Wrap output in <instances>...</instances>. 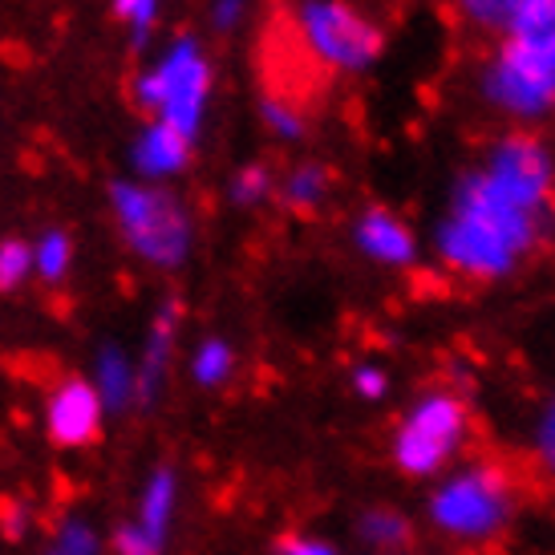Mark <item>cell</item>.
<instances>
[{
  "label": "cell",
  "instance_id": "6da1fadb",
  "mask_svg": "<svg viewBox=\"0 0 555 555\" xmlns=\"http://www.w3.org/2000/svg\"><path fill=\"white\" fill-rule=\"evenodd\" d=\"M555 195V151L535 130H507L487 146L450 191L447 211L434 219L430 251L450 276L494 284L547 240Z\"/></svg>",
  "mask_w": 555,
  "mask_h": 555
},
{
  "label": "cell",
  "instance_id": "7a4b0ae2",
  "mask_svg": "<svg viewBox=\"0 0 555 555\" xmlns=\"http://www.w3.org/2000/svg\"><path fill=\"white\" fill-rule=\"evenodd\" d=\"M519 515V482L499 459H470L434 478L426 524L454 547H487L503 540Z\"/></svg>",
  "mask_w": 555,
  "mask_h": 555
},
{
  "label": "cell",
  "instance_id": "3957f363",
  "mask_svg": "<svg viewBox=\"0 0 555 555\" xmlns=\"http://www.w3.org/2000/svg\"><path fill=\"white\" fill-rule=\"evenodd\" d=\"M106 211L122 251L151 272H179L195 256L199 223L175 186L142 183L130 175L109 179Z\"/></svg>",
  "mask_w": 555,
  "mask_h": 555
},
{
  "label": "cell",
  "instance_id": "277c9868",
  "mask_svg": "<svg viewBox=\"0 0 555 555\" xmlns=\"http://www.w3.org/2000/svg\"><path fill=\"white\" fill-rule=\"evenodd\" d=\"M216 98V62L195 33H175L130 78V102L142 118L199 142Z\"/></svg>",
  "mask_w": 555,
  "mask_h": 555
},
{
  "label": "cell",
  "instance_id": "5b68a950",
  "mask_svg": "<svg viewBox=\"0 0 555 555\" xmlns=\"http://www.w3.org/2000/svg\"><path fill=\"white\" fill-rule=\"evenodd\" d=\"M470 438L475 417L466 398L447 386H434L401 410L398 426L389 434V463L414 482H434L450 466L463 463Z\"/></svg>",
  "mask_w": 555,
  "mask_h": 555
},
{
  "label": "cell",
  "instance_id": "8992f818",
  "mask_svg": "<svg viewBox=\"0 0 555 555\" xmlns=\"http://www.w3.org/2000/svg\"><path fill=\"white\" fill-rule=\"evenodd\" d=\"M293 33L300 53L337 78L370 74L386 53V29L353 0H300Z\"/></svg>",
  "mask_w": 555,
  "mask_h": 555
},
{
  "label": "cell",
  "instance_id": "52a82bcc",
  "mask_svg": "<svg viewBox=\"0 0 555 555\" xmlns=\"http://www.w3.org/2000/svg\"><path fill=\"white\" fill-rule=\"evenodd\" d=\"M478 98L519 130L547 122L555 114V57L503 37L478 69Z\"/></svg>",
  "mask_w": 555,
  "mask_h": 555
},
{
  "label": "cell",
  "instance_id": "ba28073f",
  "mask_svg": "<svg viewBox=\"0 0 555 555\" xmlns=\"http://www.w3.org/2000/svg\"><path fill=\"white\" fill-rule=\"evenodd\" d=\"M179 499H183L179 470L175 466H155L151 475L142 478L134 515L114 527L109 555H167L175 519H179Z\"/></svg>",
  "mask_w": 555,
  "mask_h": 555
},
{
  "label": "cell",
  "instance_id": "9c48e42d",
  "mask_svg": "<svg viewBox=\"0 0 555 555\" xmlns=\"http://www.w3.org/2000/svg\"><path fill=\"white\" fill-rule=\"evenodd\" d=\"M106 417L86 373H62L41 398V430L57 450H90L106 430Z\"/></svg>",
  "mask_w": 555,
  "mask_h": 555
},
{
  "label": "cell",
  "instance_id": "30bf717a",
  "mask_svg": "<svg viewBox=\"0 0 555 555\" xmlns=\"http://www.w3.org/2000/svg\"><path fill=\"white\" fill-rule=\"evenodd\" d=\"M191 158H195V142L179 134V130H170V126L151 122V118H142V126L130 134V146H126L130 179L158 186H170L175 179H183L191 170Z\"/></svg>",
  "mask_w": 555,
  "mask_h": 555
},
{
  "label": "cell",
  "instance_id": "8fae6325",
  "mask_svg": "<svg viewBox=\"0 0 555 555\" xmlns=\"http://www.w3.org/2000/svg\"><path fill=\"white\" fill-rule=\"evenodd\" d=\"M179 333H183V305L163 300L142 333V345L134 353V373H139V405H155L167 393L170 370L179 357Z\"/></svg>",
  "mask_w": 555,
  "mask_h": 555
},
{
  "label": "cell",
  "instance_id": "7c38bea8",
  "mask_svg": "<svg viewBox=\"0 0 555 555\" xmlns=\"http://www.w3.org/2000/svg\"><path fill=\"white\" fill-rule=\"evenodd\" d=\"M353 247L377 268L389 272H410L422 260V240L417 232L389 207H365L353 219Z\"/></svg>",
  "mask_w": 555,
  "mask_h": 555
},
{
  "label": "cell",
  "instance_id": "4fadbf2b",
  "mask_svg": "<svg viewBox=\"0 0 555 555\" xmlns=\"http://www.w3.org/2000/svg\"><path fill=\"white\" fill-rule=\"evenodd\" d=\"M86 382L93 386L98 401L106 405V414L139 410V373H134V353H130L126 345H118V340L98 345Z\"/></svg>",
  "mask_w": 555,
  "mask_h": 555
},
{
  "label": "cell",
  "instance_id": "5bb4252c",
  "mask_svg": "<svg viewBox=\"0 0 555 555\" xmlns=\"http://www.w3.org/2000/svg\"><path fill=\"white\" fill-rule=\"evenodd\" d=\"M333 195V175L324 163L317 158H305V163H293V167L284 170L276 179V199L296 211V216H312V211H321L324 203Z\"/></svg>",
  "mask_w": 555,
  "mask_h": 555
},
{
  "label": "cell",
  "instance_id": "9a60e30c",
  "mask_svg": "<svg viewBox=\"0 0 555 555\" xmlns=\"http://www.w3.org/2000/svg\"><path fill=\"white\" fill-rule=\"evenodd\" d=\"M33 244V280L46 284V288H62L65 280L74 276L78 268V240L69 228L49 223L29 240Z\"/></svg>",
  "mask_w": 555,
  "mask_h": 555
},
{
  "label": "cell",
  "instance_id": "2e32d148",
  "mask_svg": "<svg viewBox=\"0 0 555 555\" xmlns=\"http://www.w3.org/2000/svg\"><path fill=\"white\" fill-rule=\"evenodd\" d=\"M357 540L370 547L373 555H401L414 543V519L401 507L389 503H373L357 515Z\"/></svg>",
  "mask_w": 555,
  "mask_h": 555
},
{
  "label": "cell",
  "instance_id": "e0dca14e",
  "mask_svg": "<svg viewBox=\"0 0 555 555\" xmlns=\"http://www.w3.org/2000/svg\"><path fill=\"white\" fill-rule=\"evenodd\" d=\"M235 373H240V349L228 337L211 333V337H199L191 345V353H186V377L199 389L216 393V389L232 386Z\"/></svg>",
  "mask_w": 555,
  "mask_h": 555
},
{
  "label": "cell",
  "instance_id": "ac0fdd59",
  "mask_svg": "<svg viewBox=\"0 0 555 555\" xmlns=\"http://www.w3.org/2000/svg\"><path fill=\"white\" fill-rule=\"evenodd\" d=\"M454 21L478 37H511L527 0H447Z\"/></svg>",
  "mask_w": 555,
  "mask_h": 555
},
{
  "label": "cell",
  "instance_id": "d6986e66",
  "mask_svg": "<svg viewBox=\"0 0 555 555\" xmlns=\"http://www.w3.org/2000/svg\"><path fill=\"white\" fill-rule=\"evenodd\" d=\"M41 555H109V540L81 511H69L49 527Z\"/></svg>",
  "mask_w": 555,
  "mask_h": 555
},
{
  "label": "cell",
  "instance_id": "ffe728a7",
  "mask_svg": "<svg viewBox=\"0 0 555 555\" xmlns=\"http://www.w3.org/2000/svg\"><path fill=\"white\" fill-rule=\"evenodd\" d=\"M223 195L232 207L240 211H251V207H263V203L276 195V175L268 163H240V167L228 175V186H223Z\"/></svg>",
  "mask_w": 555,
  "mask_h": 555
},
{
  "label": "cell",
  "instance_id": "44dd1931",
  "mask_svg": "<svg viewBox=\"0 0 555 555\" xmlns=\"http://www.w3.org/2000/svg\"><path fill=\"white\" fill-rule=\"evenodd\" d=\"M109 13L126 29L130 46L146 49L163 25V0H109Z\"/></svg>",
  "mask_w": 555,
  "mask_h": 555
},
{
  "label": "cell",
  "instance_id": "7402d4cb",
  "mask_svg": "<svg viewBox=\"0 0 555 555\" xmlns=\"http://www.w3.org/2000/svg\"><path fill=\"white\" fill-rule=\"evenodd\" d=\"M511 37L540 49L543 57H555V0H527Z\"/></svg>",
  "mask_w": 555,
  "mask_h": 555
},
{
  "label": "cell",
  "instance_id": "603a6c76",
  "mask_svg": "<svg viewBox=\"0 0 555 555\" xmlns=\"http://www.w3.org/2000/svg\"><path fill=\"white\" fill-rule=\"evenodd\" d=\"M260 126L276 142H300L305 134H309L305 109L296 106L293 98H284V93H268V98H260Z\"/></svg>",
  "mask_w": 555,
  "mask_h": 555
},
{
  "label": "cell",
  "instance_id": "cb8c5ba5",
  "mask_svg": "<svg viewBox=\"0 0 555 555\" xmlns=\"http://www.w3.org/2000/svg\"><path fill=\"white\" fill-rule=\"evenodd\" d=\"M33 284V244L25 235H0V296Z\"/></svg>",
  "mask_w": 555,
  "mask_h": 555
},
{
  "label": "cell",
  "instance_id": "d4e9b609",
  "mask_svg": "<svg viewBox=\"0 0 555 555\" xmlns=\"http://www.w3.org/2000/svg\"><path fill=\"white\" fill-rule=\"evenodd\" d=\"M531 459L540 466V475L555 487V393L547 398V405L535 417V430H531Z\"/></svg>",
  "mask_w": 555,
  "mask_h": 555
},
{
  "label": "cell",
  "instance_id": "484cf974",
  "mask_svg": "<svg viewBox=\"0 0 555 555\" xmlns=\"http://www.w3.org/2000/svg\"><path fill=\"white\" fill-rule=\"evenodd\" d=\"M389 370L377 365V361H357L349 370V389H353L361 401H386L389 398Z\"/></svg>",
  "mask_w": 555,
  "mask_h": 555
},
{
  "label": "cell",
  "instance_id": "4316f807",
  "mask_svg": "<svg viewBox=\"0 0 555 555\" xmlns=\"http://www.w3.org/2000/svg\"><path fill=\"white\" fill-rule=\"evenodd\" d=\"M276 555H340V547L312 531H288L276 540Z\"/></svg>",
  "mask_w": 555,
  "mask_h": 555
},
{
  "label": "cell",
  "instance_id": "83f0119b",
  "mask_svg": "<svg viewBox=\"0 0 555 555\" xmlns=\"http://www.w3.org/2000/svg\"><path fill=\"white\" fill-rule=\"evenodd\" d=\"M247 16H251V0H211V9H207V21L216 33L244 29Z\"/></svg>",
  "mask_w": 555,
  "mask_h": 555
},
{
  "label": "cell",
  "instance_id": "f1b7e54d",
  "mask_svg": "<svg viewBox=\"0 0 555 555\" xmlns=\"http://www.w3.org/2000/svg\"><path fill=\"white\" fill-rule=\"evenodd\" d=\"M29 519H33V507L25 499H16V494L0 499V531H4L9 540H21V535L29 531Z\"/></svg>",
  "mask_w": 555,
  "mask_h": 555
},
{
  "label": "cell",
  "instance_id": "f546056e",
  "mask_svg": "<svg viewBox=\"0 0 555 555\" xmlns=\"http://www.w3.org/2000/svg\"><path fill=\"white\" fill-rule=\"evenodd\" d=\"M547 216H552V228H555V195H552V211H547Z\"/></svg>",
  "mask_w": 555,
  "mask_h": 555
}]
</instances>
